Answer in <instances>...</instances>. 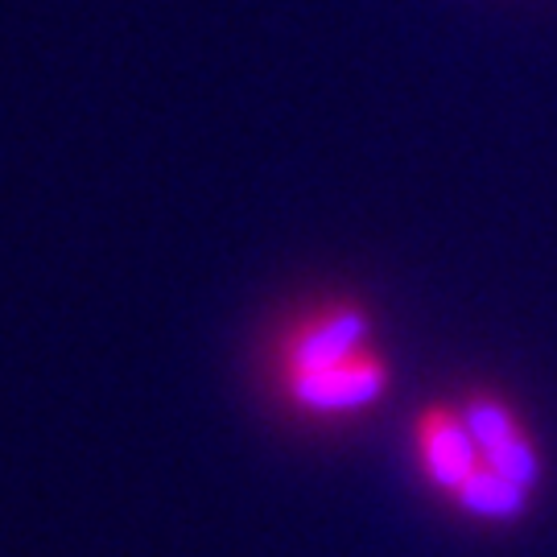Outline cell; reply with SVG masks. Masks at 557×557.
Masks as SVG:
<instances>
[{
  "mask_svg": "<svg viewBox=\"0 0 557 557\" xmlns=\"http://www.w3.org/2000/svg\"><path fill=\"white\" fill-rule=\"evenodd\" d=\"M388 372H384V359L368 347H356L347 356H335L314 368H301L289 376H277V393L301 413H351L363 409L384 393Z\"/></svg>",
  "mask_w": 557,
  "mask_h": 557,
  "instance_id": "cell-1",
  "label": "cell"
},
{
  "mask_svg": "<svg viewBox=\"0 0 557 557\" xmlns=\"http://www.w3.org/2000/svg\"><path fill=\"white\" fill-rule=\"evenodd\" d=\"M418 455L425 475L434 479L438 487H446V492H458L462 479L479 467L483 450H479L471 425L458 413H450V409H425L418 418Z\"/></svg>",
  "mask_w": 557,
  "mask_h": 557,
  "instance_id": "cell-2",
  "label": "cell"
},
{
  "mask_svg": "<svg viewBox=\"0 0 557 557\" xmlns=\"http://www.w3.org/2000/svg\"><path fill=\"white\" fill-rule=\"evenodd\" d=\"M524 492H529V487H520L517 479H508L504 471H496L487 458H479V467L462 479V487H458L455 496L462 499V508H471V512H479V517L504 520V517H517L520 512Z\"/></svg>",
  "mask_w": 557,
  "mask_h": 557,
  "instance_id": "cell-3",
  "label": "cell"
}]
</instances>
